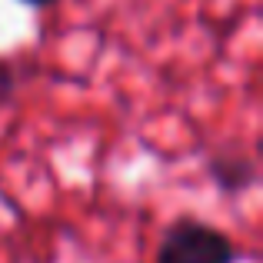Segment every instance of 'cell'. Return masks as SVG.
Segmentation results:
<instances>
[{"label":"cell","instance_id":"obj_1","mask_svg":"<svg viewBox=\"0 0 263 263\" xmlns=\"http://www.w3.org/2000/svg\"><path fill=\"white\" fill-rule=\"evenodd\" d=\"M154 263H240V247L220 227L183 213L163 227Z\"/></svg>","mask_w":263,"mask_h":263},{"label":"cell","instance_id":"obj_2","mask_svg":"<svg viewBox=\"0 0 263 263\" xmlns=\"http://www.w3.org/2000/svg\"><path fill=\"white\" fill-rule=\"evenodd\" d=\"M206 177L223 197H243L260 180V167L253 154H247L240 143H220L206 157Z\"/></svg>","mask_w":263,"mask_h":263},{"label":"cell","instance_id":"obj_3","mask_svg":"<svg viewBox=\"0 0 263 263\" xmlns=\"http://www.w3.org/2000/svg\"><path fill=\"white\" fill-rule=\"evenodd\" d=\"M13 93H17V73L7 60H0V110L13 100Z\"/></svg>","mask_w":263,"mask_h":263},{"label":"cell","instance_id":"obj_4","mask_svg":"<svg viewBox=\"0 0 263 263\" xmlns=\"http://www.w3.org/2000/svg\"><path fill=\"white\" fill-rule=\"evenodd\" d=\"M27 7H50V4H57V0H24Z\"/></svg>","mask_w":263,"mask_h":263}]
</instances>
